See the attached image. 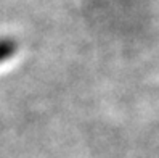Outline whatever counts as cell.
I'll return each instance as SVG.
<instances>
[{"instance_id":"6da1fadb","label":"cell","mask_w":159,"mask_h":158,"mask_svg":"<svg viewBox=\"0 0 159 158\" xmlns=\"http://www.w3.org/2000/svg\"><path fill=\"white\" fill-rule=\"evenodd\" d=\"M18 50V42L11 37H3L0 39V63L10 60Z\"/></svg>"}]
</instances>
